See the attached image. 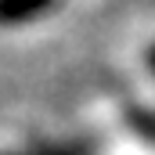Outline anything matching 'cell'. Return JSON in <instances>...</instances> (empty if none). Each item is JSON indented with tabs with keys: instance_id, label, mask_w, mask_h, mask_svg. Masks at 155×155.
I'll list each match as a JSON object with an SVG mask.
<instances>
[{
	"instance_id": "1",
	"label": "cell",
	"mask_w": 155,
	"mask_h": 155,
	"mask_svg": "<svg viewBox=\"0 0 155 155\" xmlns=\"http://www.w3.org/2000/svg\"><path fill=\"white\" fill-rule=\"evenodd\" d=\"M47 4H51V0H0V22H4V25H7V22H25V18L40 15Z\"/></svg>"
}]
</instances>
